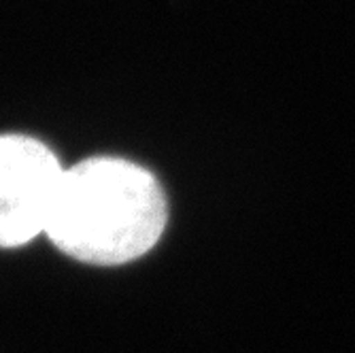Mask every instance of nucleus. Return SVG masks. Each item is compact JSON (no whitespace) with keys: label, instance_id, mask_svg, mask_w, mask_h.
I'll use <instances>...</instances> for the list:
<instances>
[{"label":"nucleus","instance_id":"f257e3e1","mask_svg":"<svg viewBox=\"0 0 355 353\" xmlns=\"http://www.w3.org/2000/svg\"><path fill=\"white\" fill-rule=\"evenodd\" d=\"M168 219L157 179L121 157H89L64 169L45 234L71 258L117 266L145 255Z\"/></svg>","mask_w":355,"mask_h":353},{"label":"nucleus","instance_id":"f03ea898","mask_svg":"<svg viewBox=\"0 0 355 353\" xmlns=\"http://www.w3.org/2000/svg\"><path fill=\"white\" fill-rule=\"evenodd\" d=\"M64 169L53 151L21 135L0 137V247L45 234Z\"/></svg>","mask_w":355,"mask_h":353}]
</instances>
